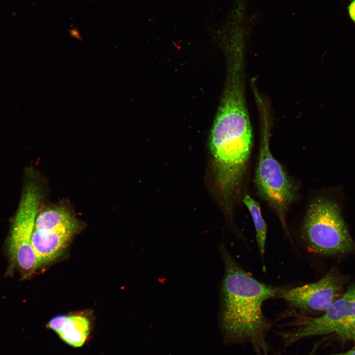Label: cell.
I'll list each match as a JSON object with an SVG mask.
<instances>
[{"label": "cell", "instance_id": "cell-5", "mask_svg": "<svg viewBox=\"0 0 355 355\" xmlns=\"http://www.w3.org/2000/svg\"><path fill=\"white\" fill-rule=\"evenodd\" d=\"M40 193L36 182L31 181L26 185L9 238L8 248L11 260L24 277L30 276L39 267L31 240L39 212Z\"/></svg>", "mask_w": 355, "mask_h": 355}, {"label": "cell", "instance_id": "cell-15", "mask_svg": "<svg viewBox=\"0 0 355 355\" xmlns=\"http://www.w3.org/2000/svg\"><path fill=\"white\" fill-rule=\"evenodd\" d=\"M312 354H313V352H311L310 354H309L307 355H312ZM269 355H276V354H275V355H270V354H269Z\"/></svg>", "mask_w": 355, "mask_h": 355}, {"label": "cell", "instance_id": "cell-3", "mask_svg": "<svg viewBox=\"0 0 355 355\" xmlns=\"http://www.w3.org/2000/svg\"><path fill=\"white\" fill-rule=\"evenodd\" d=\"M301 234L308 247L320 254L344 253L355 248L339 206L327 197L316 198L310 204Z\"/></svg>", "mask_w": 355, "mask_h": 355}, {"label": "cell", "instance_id": "cell-8", "mask_svg": "<svg viewBox=\"0 0 355 355\" xmlns=\"http://www.w3.org/2000/svg\"><path fill=\"white\" fill-rule=\"evenodd\" d=\"M75 233L67 230L34 229L31 242L39 266L60 256Z\"/></svg>", "mask_w": 355, "mask_h": 355}, {"label": "cell", "instance_id": "cell-12", "mask_svg": "<svg viewBox=\"0 0 355 355\" xmlns=\"http://www.w3.org/2000/svg\"><path fill=\"white\" fill-rule=\"evenodd\" d=\"M348 11L351 19L355 23V0H352L349 3Z\"/></svg>", "mask_w": 355, "mask_h": 355}, {"label": "cell", "instance_id": "cell-7", "mask_svg": "<svg viewBox=\"0 0 355 355\" xmlns=\"http://www.w3.org/2000/svg\"><path fill=\"white\" fill-rule=\"evenodd\" d=\"M341 291L339 277L330 272L314 283L279 289L277 296L303 311L325 312L339 298Z\"/></svg>", "mask_w": 355, "mask_h": 355}, {"label": "cell", "instance_id": "cell-1", "mask_svg": "<svg viewBox=\"0 0 355 355\" xmlns=\"http://www.w3.org/2000/svg\"><path fill=\"white\" fill-rule=\"evenodd\" d=\"M220 252L224 266L220 314L224 338L229 343L249 344L256 355H269L267 336L271 324L263 313L262 305L277 296L279 289L246 272L223 245Z\"/></svg>", "mask_w": 355, "mask_h": 355}, {"label": "cell", "instance_id": "cell-11", "mask_svg": "<svg viewBox=\"0 0 355 355\" xmlns=\"http://www.w3.org/2000/svg\"><path fill=\"white\" fill-rule=\"evenodd\" d=\"M243 202L249 211L252 218L256 231L257 245L262 257L265 252L267 226L263 218L259 205L257 202L248 194L244 196Z\"/></svg>", "mask_w": 355, "mask_h": 355}, {"label": "cell", "instance_id": "cell-10", "mask_svg": "<svg viewBox=\"0 0 355 355\" xmlns=\"http://www.w3.org/2000/svg\"><path fill=\"white\" fill-rule=\"evenodd\" d=\"M80 226V222L69 207L65 204H58L50 206L38 212L34 229L67 230L76 233Z\"/></svg>", "mask_w": 355, "mask_h": 355}, {"label": "cell", "instance_id": "cell-6", "mask_svg": "<svg viewBox=\"0 0 355 355\" xmlns=\"http://www.w3.org/2000/svg\"><path fill=\"white\" fill-rule=\"evenodd\" d=\"M355 321V284L319 317L301 316L292 330L280 332L284 347L310 337L336 333L349 336Z\"/></svg>", "mask_w": 355, "mask_h": 355}, {"label": "cell", "instance_id": "cell-4", "mask_svg": "<svg viewBox=\"0 0 355 355\" xmlns=\"http://www.w3.org/2000/svg\"><path fill=\"white\" fill-rule=\"evenodd\" d=\"M268 125H265L254 182L260 197L273 209L288 235L285 215L296 198V187L271 152Z\"/></svg>", "mask_w": 355, "mask_h": 355}, {"label": "cell", "instance_id": "cell-2", "mask_svg": "<svg viewBox=\"0 0 355 355\" xmlns=\"http://www.w3.org/2000/svg\"><path fill=\"white\" fill-rule=\"evenodd\" d=\"M245 88V82L239 78L226 81L210 134L217 185L225 199L237 194L252 147Z\"/></svg>", "mask_w": 355, "mask_h": 355}, {"label": "cell", "instance_id": "cell-9", "mask_svg": "<svg viewBox=\"0 0 355 355\" xmlns=\"http://www.w3.org/2000/svg\"><path fill=\"white\" fill-rule=\"evenodd\" d=\"M47 327L56 332L65 343L74 347H80L89 335L90 322L82 315H60L53 317Z\"/></svg>", "mask_w": 355, "mask_h": 355}, {"label": "cell", "instance_id": "cell-13", "mask_svg": "<svg viewBox=\"0 0 355 355\" xmlns=\"http://www.w3.org/2000/svg\"><path fill=\"white\" fill-rule=\"evenodd\" d=\"M348 336L351 337L355 343V321L352 325ZM354 347H355V346Z\"/></svg>", "mask_w": 355, "mask_h": 355}, {"label": "cell", "instance_id": "cell-14", "mask_svg": "<svg viewBox=\"0 0 355 355\" xmlns=\"http://www.w3.org/2000/svg\"><path fill=\"white\" fill-rule=\"evenodd\" d=\"M331 355H355V347H354L352 350L338 354H335Z\"/></svg>", "mask_w": 355, "mask_h": 355}]
</instances>
